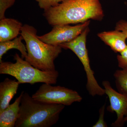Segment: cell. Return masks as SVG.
Returning a JSON list of instances; mask_svg holds the SVG:
<instances>
[{
	"label": "cell",
	"instance_id": "obj_11",
	"mask_svg": "<svg viewBox=\"0 0 127 127\" xmlns=\"http://www.w3.org/2000/svg\"><path fill=\"white\" fill-rule=\"evenodd\" d=\"M22 26L20 22L12 18H5L0 20V42L17 37Z\"/></svg>",
	"mask_w": 127,
	"mask_h": 127
},
{
	"label": "cell",
	"instance_id": "obj_2",
	"mask_svg": "<svg viewBox=\"0 0 127 127\" xmlns=\"http://www.w3.org/2000/svg\"><path fill=\"white\" fill-rule=\"evenodd\" d=\"M65 106L42 102L22 92L16 127H50L57 123Z\"/></svg>",
	"mask_w": 127,
	"mask_h": 127
},
{
	"label": "cell",
	"instance_id": "obj_13",
	"mask_svg": "<svg viewBox=\"0 0 127 127\" xmlns=\"http://www.w3.org/2000/svg\"><path fill=\"white\" fill-rule=\"evenodd\" d=\"M23 40V37L21 35L11 40L0 42V63L2 62L3 55L11 49L18 50L21 54L22 58H26L27 56V50L26 46L22 42Z\"/></svg>",
	"mask_w": 127,
	"mask_h": 127
},
{
	"label": "cell",
	"instance_id": "obj_18",
	"mask_svg": "<svg viewBox=\"0 0 127 127\" xmlns=\"http://www.w3.org/2000/svg\"><path fill=\"white\" fill-rule=\"evenodd\" d=\"M118 65L121 68L127 67V48L117 56Z\"/></svg>",
	"mask_w": 127,
	"mask_h": 127
},
{
	"label": "cell",
	"instance_id": "obj_7",
	"mask_svg": "<svg viewBox=\"0 0 127 127\" xmlns=\"http://www.w3.org/2000/svg\"><path fill=\"white\" fill-rule=\"evenodd\" d=\"M90 20L76 26L57 25L48 33L38 36L44 42L55 46H59L62 43L68 42L78 36L90 25Z\"/></svg>",
	"mask_w": 127,
	"mask_h": 127
},
{
	"label": "cell",
	"instance_id": "obj_15",
	"mask_svg": "<svg viewBox=\"0 0 127 127\" xmlns=\"http://www.w3.org/2000/svg\"><path fill=\"white\" fill-rule=\"evenodd\" d=\"M38 2L39 7L44 11L55 7L59 4L63 0H35Z\"/></svg>",
	"mask_w": 127,
	"mask_h": 127
},
{
	"label": "cell",
	"instance_id": "obj_16",
	"mask_svg": "<svg viewBox=\"0 0 127 127\" xmlns=\"http://www.w3.org/2000/svg\"><path fill=\"white\" fill-rule=\"evenodd\" d=\"M15 0H0V20L5 18L6 10L14 4Z\"/></svg>",
	"mask_w": 127,
	"mask_h": 127
},
{
	"label": "cell",
	"instance_id": "obj_19",
	"mask_svg": "<svg viewBox=\"0 0 127 127\" xmlns=\"http://www.w3.org/2000/svg\"><path fill=\"white\" fill-rule=\"evenodd\" d=\"M115 30L122 32L127 37V21L120 20L116 23Z\"/></svg>",
	"mask_w": 127,
	"mask_h": 127
},
{
	"label": "cell",
	"instance_id": "obj_8",
	"mask_svg": "<svg viewBox=\"0 0 127 127\" xmlns=\"http://www.w3.org/2000/svg\"><path fill=\"white\" fill-rule=\"evenodd\" d=\"M102 84L110 102L107 110L111 112H114L117 114V119L112 124V126L122 127L125 123V118L127 116V95L114 90L108 81H103Z\"/></svg>",
	"mask_w": 127,
	"mask_h": 127
},
{
	"label": "cell",
	"instance_id": "obj_9",
	"mask_svg": "<svg viewBox=\"0 0 127 127\" xmlns=\"http://www.w3.org/2000/svg\"><path fill=\"white\" fill-rule=\"evenodd\" d=\"M97 36L114 52L120 53L127 49L126 40L127 37L121 31L115 30L103 32L98 33Z\"/></svg>",
	"mask_w": 127,
	"mask_h": 127
},
{
	"label": "cell",
	"instance_id": "obj_4",
	"mask_svg": "<svg viewBox=\"0 0 127 127\" xmlns=\"http://www.w3.org/2000/svg\"><path fill=\"white\" fill-rule=\"evenodd\" d=\"M16 62L0 63V74L10 75L15 78L20 84H33L37 83L55 84L59 77L56 70L45 71L34 67L17 53L14 56Z\"/></svg>",
	"mask_w": 127,
	"mask_h": 127
},
{
	"label": "cell",
	"instance_id": "obj_3",
	"mask_svg": "<svg viewBox=\"0 0 127 127\" xmlns=\"http://www.w3.org/2000/svg\"><path fill=\"white\" fill-rule=\"evenodd\" d=\"M37 32L35 28L27 24L22 28L21 35L26 42L27 51L25 60L41 70L56 71L54 61L62 52V48L41 40L37 35Z\"/></svg>",
	"mask_w": 127,
	"mask_h": 127
},
{
	"label": "cell",
	"instance_id": "obj_14",
	"mask_svg": "<svg viewBox=\"0 0 127 127\" xmlns=\"http://www.w3.org/2000/svg\"><path fill=\"white\" fill-rule=\"evenodd\" d=\"M114 76L118 92L127 95V67L116 70Z\"/></svg>",
	"mask_w": 127,
	"mask_h": 127
},
{
	"label": "cell",
	"instance_id": "obj_6",
	"mask_svg": "<svg viewBox=\"0 0 127 127\" xmlns=\"http://www.w3.org/2000/svg\"><path fill=\"white\" fill-rule=\"evenodd\" d=\"M89 32L88 26L75 39L59 46L62 48L71 50L77 56L83 65L86 75V88L93 90L97 88L99 85L94 76V72L91 68L87 48V37Z\"/></svg>",
	"mask_w": 127,
	"mask_h": 127
},
{
	"label": "cell",
	"instance_id": "obj_20",
	"mask_svg": "<svg viewBox=\"0 0 127 127\" xmlns=\"http://www.w3.org/2000/svg\"><path fill=\"white\" fill-rule=\"evenodd\" d=\"M125 122H127V116L125 118Z\"/></svg>",
	"mask_w": 127,
	"mask_h": 127
},
{
	"label": "cell",
	"instance_id": "obj_5",
	"mask_svg": "<svg viewBox=\"0 0 127 127\" xmlns=\"http://www.w3.org/2000/svg\"><path fill=\"white\" fill-rule=\"evenodd\" d=\"M44 83L41 85L32 97L35 100L51 104L70 106L75 102H80L81 96L77 91L61 86H52Z\"/></svg>",
	"mask_w": 127,
	"mask_h": 127
},
{
	"label": "cell",
	"instance_id": "obj_12",
	"mask_svg": "<svg viewBox=\"0 0 127 127\" xmlns=\"http://www.w3.org/2000/svg\"><path fill=\"white\" fill-rule=\"evenodd\" d=\"M22 92L14 102L0 112V127H14L19 115Z\"/></svg>",
	"mask_w": 127,
	"mask_h": 127
},
{
	"label": "cell",
	"instance_id": "obj_1",
	"mask_svg": "<svg viewBox=\"0 0 127 127\" xmlns=\"http://www.w3.org/2000/svg\"><path fill=\"white\" fill-rule=\"evenodd\" d=\"M43 15L54 26L82 23L90 20L101 21L104 15L99 0H63L44 11Z\"/></svg>",
	"mask_w": 127,
	"mask_h": 127
},
{
	"label": "cell",
	"instance_id": "obj_17",
	"mask_svg": "<svg viewBox=\"0 0 127 127\" xmlns=\"http://www.w3.org/2000/svg\"><path fill=\"white\" fill-rule=\"evenodd\" d=\"M105 104H104L99 110V118L97 122L93 126V127H107V125L104 121V116L105 112Z\"/></svg>",
	"mask_w": 127,
	"mask_h": 127
},
{
	"label": "cell",
	"instance_id": "obj_10",
	"mask_svg": "<svg viewBox=\"0 0 127 127\" xmlns=\"http://www.w3.org/2000/svg\"><path fill=\"white\" fill-rule=\"evenodd\" d=\"M20 84L18 81L7 78L0 83V112L10 104L16 94Z\"/></svg>",
	"mask_w": 127,
	"mask_h": 127
}]
</instances>
